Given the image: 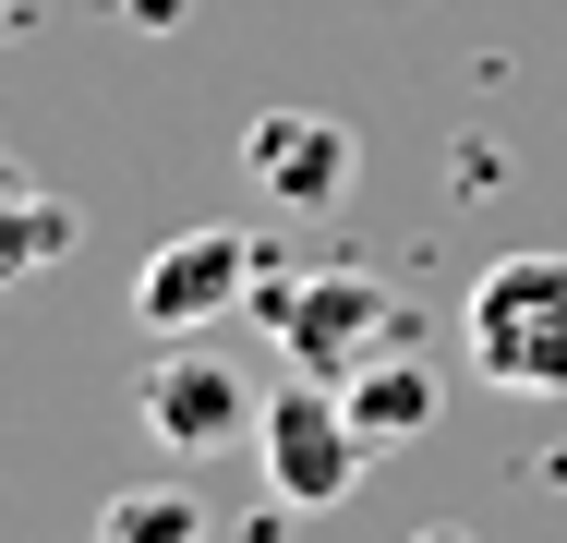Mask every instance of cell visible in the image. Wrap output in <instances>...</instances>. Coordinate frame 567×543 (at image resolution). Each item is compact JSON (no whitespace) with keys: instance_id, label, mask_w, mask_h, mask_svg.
I'll return each mask as SVG.
<instances>
[{"instance_id":"obj_8","label":"cell","mask_w":567,"mask_h":543,"mask_svg":"<svg viewBox=\"0 0 567 543\" xmlns=\"http://www.w3.org/2000/svg\"><path fill=\"white\" fill-rule=\"evenodd\" d=\"M49 254H73V206L49 194V182H24L12 157H0V290H24Z\"/></svg>"},{"instance_id":"obj_9","label":"cell","mask_w":567,"mask_h":543,"mask_svg":"<svg viewBox=\"0 0 567 543\" xmlns=\"http://www.w3.org/2000/svg\"><path fill=\"white\" fill-rule=\"evenodd\" d=\"M97 543H206V508H194L182 483H133V495H110Z\"/></svg>"},{"instance_id":"obj_6","label":"cell","mask_w":567,"mask_h":543,"mask_svg":"<svg viewBox=\"0 0 567 543\" xmlns=\"http://www.w3.org/2000/svg\"><path fill=\"white\" fill-rule=\"evenodd\" d=\"M350 121H327V109H266L254 133H241V182L266 194L278 217H327L350 194Z\"/></svg>"},{"instance_id":"obj_5","label":"cell","mask_w":567,"mask_h":543,"mask_svg":"<svg viewBox=\"0 0 567 543\" xmlns=\"http://www.w3.org/2000/svg\"><path fill=\"white\" fill-rule=\"evenodd\" d=\"M133 411H145V434H157L169 459H206V447H229V434H254V387L229 375L218 350H194V338H169V350L145 362V387H133Z\"/></svg>"},{"instance_id":"obj_10","label":"cell","mask_w":567,"mask_h":543,"mask_svg":"<svg viewBox=\"0 0 567 543\" xmlns=\"http://www.w3.org/2000/svg\"><path fill=\"white\" fill-rule=\"evenodd\" d=\"M423 543H458V532H423Z\"/></svg>"},{"instance_id":"obj_2","label":"cell","mask_w":567,"mask_h":543,"mask_svg":"<svg viewBox=\"0 0 567 543\" xmlns=\"http://www.w3.org/2000/svg\"><path fill=\"white\" fill-rule=\"evenodd\" d=\"M254 315L278 326V350H290V375H327L350 387L374 350H399L411 326H399V290L374 278V266H327V278H290L278 254L254 266Z\"/></svg>"},{"instance_id":"obj_3","label":"cell","mask_w":567,"mask_h":543,"mask_svg":"<svg viewBox=\"0 0 567 543\" xmlns=\"http://www.w3.org/2000/svg\"><path fill=\"white\" fill-rule=\"evenodd\" d=\"M254 459H266V495L278 508H350L362 471H374V434L350 423V399L327 375H290L278 399H254Z\"/></svg>"},{"instance_id":"obj_7","label":"cell","mask_w":567,"mask_h":543,"mask_svg":"<svg viewBox=\"0 0 567 543\" xmlns=\"http://www.w3.org/2000/svg\"><path fill=\"white\" fill-rule=\"evenodd\" d=\"M339 399H350V423L374 434V447H411V434H423L435 411H447V375H435V362H423V350L399 338V350H374V362L350 375Z\"/></svg>"},{"instance_id":"obj_1","label":"cell","mask_w":567,"mask_h":543,"mask_svg":"<svg viewBox=\"0 0 567 543\" xmlns=\"http://www.w3.org/2000/svg\"><path fill=\"white\" fill-rule=\"evenodd\" d=\"M458 350L507 399H567V254H495L458 303Z\"/></svg>"},{"instance_id":"obj_4","label":"cell","mask_w":567,"mask_h":543,"mask_svg":"<svg viewBox=\"0 0 567 543\" xmlns=\"http://www.w3.org/2000/svg\"><path fill=\"white\" fill-rule=\"evenodd\" d=\"M254 242L241 229H182V242H157L145 266H133V326L145 338H194V326L218 315H254Z\"/></svg>"}]
</instances>
